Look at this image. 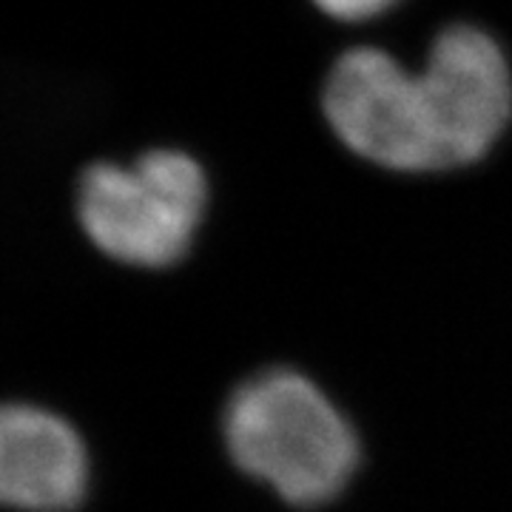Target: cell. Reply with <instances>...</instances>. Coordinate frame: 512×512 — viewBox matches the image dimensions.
Masks as SVG:
<instances>
[{
	"label": "cell",
	"instance_id": "cell-1",
	"mask_svg": "<svg viewBox=\"0 0 512 512\" xmlns=\"http://www.w3.org/2000/svg\"><path fill=\"white\" fill-rule=\"evenodd\" d=\"M228 456L291 507H322L359 467V439L316 384L285 367L239 384L222 419Z\"/></svg>",
	"mask_w": 512,
	"mask_h": 512
},
{
	"label": "cell",
	"instance_id": "cell-2",
	"mask_svg": "<svg viewBox=\"0 0 512 512\" xmlns=\"http://www.w3.org/2000/svg\"><path fill=\"white\" fill-rule=\"evenodd\" d=\"M208 202L205 171L174 148L146 151L131 165L94 163L77 183V220L111 259L137 268L180 262Z\"/></svg>",
	"mask_w": 512,
	"mask_h": 512
},
{
	"label": "cell",
	"instance_id": "cell-3",
	"mask_svg": "<svg viewBox=\"0 0 512 512\" xmlns=\"http://www.w3.org/2000/svg\"><path fill=\"white\" fill-rule=\"evenodd\" d=\"M325 117L336 137L393 171H444L450 157L421 74L382 49H350L325 83Z\"/></svg>",
	"mask_w": 512,
	"mask_h": 512
},
{
	"label": "cell",
	"instance_id": "cell-4",
	"mask_svg": "<svg viewBox=\"0 0 512 512\" xmlns=\"http://www.w3.org/2000/svg\"><path fill=\"white\" fill-rule=\"evenodd\" d=\"M433 94L450 165L481 160L512 117V74L493 37L476 26L444 29L421 69Z\"/></svg>",
	"mask_w": 512,
	"mask_h": 512
},
{
	"label": "cell",
	"instance_id": "cell-5",
	"mask_svg": "<svg viewBox=\"0 0 512 512\" xmlns=\"http://www.w3.org/2000/svg\"><path fill=\"white\" fill-rule=\"evenodd\" d=\"M89 493V453L69 421L35 404L0 416V498L23 512H72Z\"/></svg>",
	"mask_w": 512,
	"mask_h": 512
},
{
	"label": "cell",
	"instance_id": "cell-6",
	"mask_svg": "<svg viewBox=\"0 0 512 512\" xmlns=\"http://www.w3.org/2000/svg\"><path fill=\"white\" fill-rule=\"evenodd\" d=\"M322 12L339 20H365L384 12L396 0H313Z\"/></svg>",
	"mask_w": 512,
	"mask_h": 512
}]
</instances>
